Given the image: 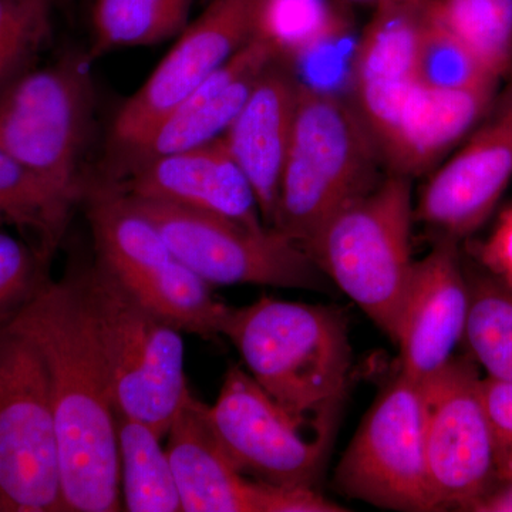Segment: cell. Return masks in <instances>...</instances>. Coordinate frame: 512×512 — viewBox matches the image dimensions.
Masks as SVG:
<instances>
[{
	"label": "cell",
	"mask_w": 512,
	"mask_h": 512,
	"mask_svg": "<svg viewBox=\"0 0 512 512\" xmlns=\"http://www.w3.org/2000/svg\"><path fill=\"white\" fill-rule=\"evenodd\" d=\"M49 376L64 511H123L117 414L76 272L47 282L9 323Z\"/></svg>",
	"instance_id": "obj_1"
},
{
	"label": "cell",
	"mask_w": 512,
	"mask_h": 512,
	"mask_svg": "<svg viewBox=\"0 0 512 512\" xmlns=\"http://www.w3.org/2000/svg\"><path fill=\"white\" fill-rule=\"evenodd\" d=\"M249 375L302 427L335 431L352 372L348 323L338 309L262 296L225 319Z\"/></svg>",
	"instance_id": "obj_2"
},
{
	"label": "cell",
	"mask_w": 512,
	"mask_h": 512,
	"mask_svg": "<svg viewBox=\"0 0 512 512\" xmlns=\"http://www.w3.org/2000/svg\"><path fill=\"white\" fill-rule=\"evenodd\" d=\"M380 165L350 97L299 87L272 228L306 251L336 212L379 183Z\"/></svg>",
	"instance_id": "obj_3"
},
{
	"label": "cell",
	"mask_w": 512,
	"mask_h": 512,
	"mask_svg": "<svg viewBox=\"0 0 512 512\" xmlns=\"http://www.w3.org/2000/svg\"><path fill=\"white\" fill-rule=\"evenodd\" d=\"M114 409L167 437L188 390L181 330L138 302L99 259L76 274Z\"/></svg>",
	"instance_id": "obj_4"
},
{
	"label": "cell",
	"mask_w": 512,
	"mask_h": 512,
	"mask_svg": "<svg viewBox=\"0 0 512 512\" xmlns=\"http://www.w3.org/2000/svg\"><path fill=\"white\" fill-rule=\"evenodd\" d=\"M412 180L386 178L349 202L306 252L392 342L412 275Z\"/></svg>",
	"instance_id": "obj_5"
},
{
	"label": "cell",
	"mask_w": 512,
	"mask_h": 512,
	"mask_svg": "<svg viewBox=\"0 0 512 512\" xmlns=\"http://www.w3.org/2000/svg\"><path fill=\"white\" fill-rule=\"evenodd\" d=\"M87 218L96 259L128 293L181 332L217 338L231 308L168 247L157 225L123 192L87 184Z\"/></svg>",
	"instance_id": "obj_6"
},
{
	"label": "cell",
	"mask_w": 512,
	"mask_h": 512,
	"mask_svg": "<svg viewBox=\"0 0 512 512\" xmlns=\"http://www.w3.org/2000/svg\"><path fill=\"white\" fill-rule=\"evenodd\" d=\"M89 59L66 55L29 70L0 96V147L76 201L93 117Z\"/></svg>",
	"instance_id": "obj_7"
},
{
	"label": "cell",
	"mask_w": 512,
	"mask_h": 512,
	"mask_svg": "<svg viewBox=\"0 0 512 512\" xmlns=\"http://www.w3.org/2000/svg\"><path fill=\"white\" fill-rule=\"evenodd\" d=\"M64 511L49 376L26 336L0 328V512Z\"/></svg>",
	"instance_id": "obj_8"
},
{
	"label": "cell",
	"mask_w": 512,
	"mask_h": 512,
	"mask_svg": "<svg viewBox=\"0 0 512 512\" xmlns=\"http://www.w3.org/2000/svg\"><path fill=\"white\" fill-rule=\"evenodd\" d=\"M131 200L157 225L173 254L211 286L329 289L328 276L312 256L274 228H252L218 215Z\"/></svg>",
	"instance_id": "obj_9"
},
{
	"label": "cell",
	"mask_w": 512,
	"mask_h": 512,
	"mask_svg": "<svg viewBox=\"0 0 512 512\" xmlns=\"http://www.w3.org/2000/svg\"><path fill=\"white\" fill-rule=\"evenodd\" d=\"M423 417L421 386L399 373L366 414L336 468L340 493L384 510L436 511Z\"/></svg>",
	"instance_id": "obj_10"
},
{
	"label": "cell",
	"mask_w": 512,
	"mask_h": 512,
	"mask_svg": "<svg viewBox=\"0 0 512 512\" xmlns=\"http://www.w3.org/2000/svg\"><path fill=\"white\" fill-rule=\"evenodd\" d=\"M481 380L473 362L453 357L421 386L424 454L436 511H468L497 485Z\"/></svg>",
	"instance_id": "obj_11"
},
{
	"label": "cell",
	"mask_w": 512,
	"mask_h": 512,
	"mask_svg": "<svg viewBox=\"0 0 512 512\" xmlns=\"http://www.w3.org/2000/svg\"><path fill=\"white\" fill-rule=\"evenodd\" d=\"M266 0H210L121 106L111 126L116 153L133 147L184 103L208 77L254 39Z\"/></svg>",
	"instance_id": "obj_12"
},
{
	"label": "cell",
	"mask_w": 512,
	"mask_h": 512,
	"mask_svg": "<svg viewBox=\"0 0 512 512\" xmlns=\"http://www.w3.org/2000/svg\"><path fill=\"white\" fill-rule=\"evenodd\" d=\"M208 420L218 443L245 476L282 487L315 488L335 433L306 437L241 367L225 375Z\"/></svg>",
	"instance_id": "obj_13"
},
{
	"label": "cell",
	"mask_w": 512,
	"mask_h": 512,
	"mask_svg": "<svg viewBox=\"0 0 512 512\" xmlns=\"http://www.w3.org/2000/svg\"><path fill=\"white\" fill-rule=\"evenodd\" d=\"M183 512H342L315 488L282 487L245 476L222 450L208 406L192 393L167 433Z\"/></svg>",
	"instance_id": "obj_14"
},
{
	"label": "cell",
	"mask_w": 512,
	"mask_h": 512,
	"mask_svg": "<svg viewBox=\"0 0 512 512\" xmlns=\"http://www.w3.org/2000/svg\"><path fill=\"white\" fill-rule=\"evenodd\" d=\"M512 180V77L466 144L431 175L414 217L439 238L478 231Z\"/></svg>",
	"instance_id": "obj_15"
},
{
	"label": "cell",
	"mask_w": 512,
	"mask_h": 512,
	"mask_svg": "<svg viewBox=\"0 0 512 512\" xmlns=\"http://www.w3.org/2000/svg\"><path fill=\"white\" fill-rule=\"evenodd\" d=\"M457 244L439 238L429 254L414 262L404 295L394 343L400 350V375L419 386L439 375L464 338L470 288Z\"/></svg>",
	"instance_id": "obj_16"
},
{
	"label": "cell",
	"mask_w": 512,
	"mask_h": 512,
	"mask_svg": "<svg viewBox=\"0 0 512 512\" xmlns=\"http://www.w3.org/2000/svg\"><path fill=\"white\" fill-rule=\"evenodd\" d=\"M103 181L137 200L161 202L218 215L252 228H266L254 188L222 137L204 146L144 161Z\"/></svg>",
	"instance_id": "obj_17"
},
{
	"label": "cell",
	"mask_w": 512,
	"mask_h": 512,
	"mask_svg": "<svg viewBox=\"0 0 512 512\" xmlns=\"http://www.w3.org/2000/svg\"><path fill=\"white\" fill-rule=\"evenodd\" d=\"M281 56L275 40L258 30L244 49L208 77L143 140L117 153L119 165L109 178L144 161L204 146L224 136L254 89L256 80Z\"/></svg>",
	"instance_id": "obj_18"
},
{
	"label": "cell",
	"mask_w": 512,
	"mask_h": 512,
	"mask_svg": "<svg viewBox=\"0 0 512 512\" xmlns=\"http://www.w3.org/2000/svg\"><path fill=\"white\" fill-rule=\"evenodd\" d=\"M497 99L493 89L443 90L414 83L373 136L387 174L414 177L433 170L470 136Z\"/></svg>",
	"instance_id": "obj_19"
},
{
	"label": "cell",
	"mask_w": 512,
	"mask_h": 512,
	"mask_svg": "<svg viewBox=\"0 0 512 512\" xmlns=\"http://www.w3.org/2000/svg\"><path fill=\"white\" fill-rule=\"evenodd\" d=\"M299 82L284 57L266 67L222 140L247 175L266 227L272 228L279 181L295 124Z\"/></svg>",
	"instance_id": "obj_20"
},
{
	"label": "cell",
	"mask_w": 512,
	"mask_h": 512,
	"mask_svg": "<svg viewBox=\"0 0 512 512\" xmlns=\"http://www.w3.org/2000/svg\"><path fill=\"white\" fill-rule=\"evenodd\" d=\"M434 0H377L357 39L352 99L369 106L416 82L417 56Z\"/></svg>",
	"instance_id": "obj_21"
},
{
	"label": "cell",
	"mask_w": 512,
	"mask_h": 512,
	"mask_svg": "<svg viewBox=\"0 0 512 512\" xmlns=\"http://www.w3.org/2000/svg\"><path fill=\"white\" fill-rule=\"evenodd\" d=\"M77 202L0 147V227L18 229L49 262L62 245Z\"/></svg>",
	"instance_id": "obj_22"
},
{
	"label": "cell",
	"mask_w": 512,
	"mask_h": 512,
	"mask_svg": "<svg viewBox=\"0 0 512 512\" xmlns=\"http://www.w3.org/2000/svg\"><path fill=\"white\" fill-rule=\"evenodd\" d=\"M120 488L130 512H181L180 493L163 437L143 421L117 414Z\"/></svg>",
	"instance_id": "obj_23"
},
{
	"label": "cell",
	"mask_w": 512,
	"mask_h": 512,
	"mask_svg": "<svg viewBox=\"0 0 512 512\" xmlns=\"http://www.w3.org/2000/svg\"><path fill=\"white\" fill-rule=\"evenodd\" d=\"M194 0H94L90 62L120 49L158 45L188 25Z\"/></svg>",
	"instance_id": "obj_24"
},
{
	"label": "cell",
	"mask_w": 512,
	"mask_h": 512,
	"mask_svg": "<svg viewBox=\"0 0 512 512\" xmlns=\"http://www.w3.org/2000/svg\"><path fill=\"white\" fill-rule=\"evenodd\" d=\"M434 6L494 79H511L512 0H434Z\"/></svg>",
	"instance_id": "obj_25"
},
{
	"label": "cell",
	"mask_w": 512,
	"mask_h": 512,
	"mask_svg": "<svg viewBox=\"0 0 512 512\" xmlns=\"http://www.w3.org/2000/svg\"><path fill=\"white\" fill-rule=\"evenodd\" d=\"M464 338L490 379L512 383V289L493 276L474 279Z\"/></svg>",
	"instance_id": "obj_26"
},
{
	"label": "cell",
	"mask_w": 512,
	"mask_h": 512,
	"mask_svg": "<svg viewBox=\"0 0 512 512\" xmlns=\"http://www.w3.org/2000/svg\"><path fill=\"white\" fill-rule=\"evenodd\" d=\"M414 80L421 86L443 90L493 89L500 83L441 22L436 6L421 40Z\"/></svg>",
	"instance_id": "obj_27"
},
{
	"label": "cell",
	"mask_w": 512,
	"mask_h": 512,
	"mask_svg": "<svg viewBox=\"0 0 512 512\" xmlns=\"http://www.w3.org/2000/svg\"><path fill=\"white\" fill-rule=\"evenodd\" d=\"M357 39L359 33L349 19L285 60L301 87L352 97Z\"/></svg>",
	"instance_id": "obj_28"
},
{
	"label": "cell",
	"mask_w": 512,
	"mask_h": 512,
	"mask_svg": "<svg viewBox=\"0 0 512 512\" xmlns=\"http://www.w3.org/2000/svg\"><path fill=\"white\" fill-rule=\"evenodd\" d=\"M349 19V12L330 0H266L259 30L288 59Z\"/></svg>",
	"instance_id": "obj_29"
},
{
	"label": "cell",
	"mask_w": 512,
	"mask_h": 512,
	"mask_svg": "<svg viewBox=\"0 0 512 512\" xmlns=\"http://www.w3.org/2000/svg\"><path fill=\"white\" fill-rule=\"evenodd\" d=\"M49 264L30 242L0 231V328L45 288Z\"/></svg>",
	"instance_id": "obj_30"
},
{
	"label": "cell",
	"mask_w": 512,
	"mask_h": 512,
	"mask_svg": "<svg viewBox=\"0 0 512 512\" xmlns=\"http://www.w3.org/2000/svg\"><path fill=\"white\" fill-rule=\"evenodd\" d=\"M52 36V15L0 30V96L35 67Z\"/></svg>",
	"instance_id": "obj_31"
},
{
	"label": "cell",
	"mask_w": 512,
	"mask_h": 512,
	"mask_svg": "<svg viewBox=\"0 0 512 512\" xmlns=\"http://www.w3.org/2000/svg\"><path fill=\"white\" fill-rule=\"evenodd\" d=\"M481 387L493 430L497 485L512 483V383L487 377Z\"/></svg>",
	"instance_id": "obj_32"
},
{
	"label": "cell",
	"mask_w": 512,
	"mask_h": 512,
	"mask_svg": "<svg viewBox=\"0 0 512 512\" xmlns=\"http://www.w3.org/2000/svg\"><path fill=\"white\" fill-rule=\"evenodd\" d=\"M477 256L493 278L512 289V202L498 215Z\"/></svg>",
	"instance_id": "obj_33"
},
{
	"label": "cell",
	"mask_w": 512,
	"mask_h": 512,
	"mask_svg": "<svg viewBox=\"0 0 512 512\" xmlns=\"http://www.w3.org/2000/svg\"><path fill=\"white\" fill-rule=\"evenodd\" d=\"M55 0H0V30L52 15Z\"/></svg>",
	"instance_id": "obj_34"
},
{
	"label": "cell",
	"mask_w": 512,
	"mask_h": 512,
	"mask_svg": "<svg viewBox=\"0 0 512 512\" xmlns=\"http://www.w3.org/2000/svg\"><path fill=\"white\" fill-rule=\"evenodd\" d=\"M470 512H512V483L495 485L490 493L473 504Z\"/></svg>",
	"instance_id": "obj_35"
},
{
	"label": "cell",
	"mask_w": 512,
	"mask_h": 512,
	"mask_svg": "<svg viewBox=\"0 0 512 512\" xmlns=\"http://www.w3.org/2000/svg\"><path fill=\"white\" fill-rule=\"evenodd\" d=\"M350 2H365V3H373V5H375L377 0H350Z\"/></svg>",
	"instance_id": "obj_36"
},
{
	"label": "cell",
	"mask_w": 512,
	"mask_h": 512,
	"mask_svg": "<svg viewBox=\"0 0 512 512\" xmlns=\"http://www.w3.org/2000/svg\"><path fill=\"white\" fill-rule=\"evenodd\" d=\"M56 5H63V3H66L67 0H55Z\"/></svg>",
	"instance_id": "obj_37"
}]
</instances>
